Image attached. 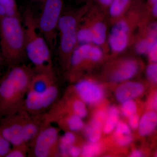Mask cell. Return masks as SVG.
Instances as JSON below:
<instances>
[{"label":"cell","mask_w":157,"mask_h":157,"mask_svg":"<svg viewBox=\"0 0 157 157\" xmlns=\"http://www.w3.org/2000/svg\"><path fill=\"white\" fill-rule=\"evenodd\" d=\"M54 76L52 73H36L32 77L28 91L39 92L44 91L55 84Z\"/></svg>","instance_id":"11"},{"label":"cell","mask_w":157,"mask_h":157,"mask_svg":"<svg viewBox=\"0 0 157 157\" xmlns=\"http://www.w3.org/2000/svg\"><path fill=\"white\" fill-rule=\"evenodd\" d=\"M66 118L57 120L54 122H62L67 126V128L71 131L78 132L84 126L82 118L75 114H70L66 117Z\"/></svg>","instance_id":"16"},{"label":"cell","mask_w":157,"mask_h":157,"mask_svg":"<svg viewBox=\"0 0 157 157\" xmlns=\"http://www.w3.org/2000/svg\"><path fill=\"white\" fill-rule=\"evenodd\" d=\"M106 25L103 23H97L92 30L93 33V42L96 45H101L105 42L106 37Z\"/></svg>","instance_id":"19"},{"label":"cell","mask_w":157,"mask_h":157,"mask_svg":"<svg viewBox=\"0 0 157 157\" xmlns=\"http://www.w3.org/2000/svg\"><path fill=\"white\" fill-rule=\"evenodd\" d=\"M147 74L148 78L152 81L156 82L157 81V65L156 64H152L147 67Z\"/></svg>","instance_id":"33"},{"label":"cell","mask_w":157,"mask_h":157,"mask_svg":"<svg viewBox=\"0 0 157 157\" xmlns=\"http://www.w3.org/2000/svg\"><path fill=\"white\" fill-rule=\"evenodd\" d=\"M4 63V60H3L2 56L1 48H0V71H1V68H2V66L3 63Z\"/></svg>","instance_id":"42"},{"label":"cell","mask_w":157,"mask_h":157,"mask_svg":"<svg viewBox=\"0 0 157 157\" xmlns=\"http://www.w3.org/2000/svg\"><path fill=\"white\" fill-rule=\"evenodd\" d=\"M0 4L2 5L7 11V16H19L15 0H0Z\"/></svg>","instance_id":"23"},{"label":"cell","mask_w":157,"mask_h":157,"mask_svg":"<svg viewBox=\"0 0 157 157\" xmlns=\"http://www.w3.org/2000/svg\"><path fill=\"white\" fill-rule=\"evenodd\" d=\"M154 41L150 42L148 39H144L140 41L136 46V50L137 52L140 54H144L147 52L150 48L152 43Z\"/></svg>","instance_id":"29"},{"label":"cell","mask_w":157,"mask_h":157,"mask_svg":"<svg viewBox=\"0 0 157 157\" xmlns=\"http://www.w3.org/2000/svg\"><path fill=\"white\" fill-rule=\"evenodd\" d=\"M131 156L132 157H140L142 156V153L138 150H135L132 152Z\"/></svg>","instance_id":"40"},{"label":"cell","mask_w":157,"mask_h":157,"mask_svg":"<svg viewBox=\"0 0 157 157\" xmlns=\"http://www.w3.org/2000/svg\"><path fill=\"white\" fill-rule=\"evenodd\" d=\"M150 1L153 6L155 4H157V0H150Z\"/></svg>","instance_id":"43"},{"label":"cell","mask_w":157,"mask_h":157,"mask_svg":"<svg viewBox=\"0 0 157 157\" xmlns=\"http://www.w3.org/2000/svg\"><path fill=\"white\" fill-rule=\"evenodd\" d=\"M121 109L124 115L129 117L132 115L136 114L137 107L134 101L132 100H129L123 103Z\"/></svg>","instance_id":"26"},{"label":"cell","mask_w":157,"mask_h":157,"mask_svg":"<svg viewBox=\"0 0 157 157\" xmlns=\"http://www.w3.org/2000/svg\"><path fill=\"white\" fill-rule=\"evenodd\" d=\"M11 144L0 132V157H6L11 150Z\"/></svg>","instance_id":"28"},{"label":"cell","mask_w":157,"mask_h":157,"mask_svg":"<svg viewBox=\"0 0 157 157\" xmlns=\"http://www.w3.org/2000/svg\"><path fill=\"white\" fill-rule=\"evenodd\" d=\"M24 27L19 16L0 18V48L8 67L22 64L26 57Z\"/></svg>","instance_id":"4"},{"label":"cell","mask_w":157,"mask_h":157,"mask_svg":"<svg viewBox=\"0 0 157 157\" xmlns=\"http://www.w3.org/2000/svg\"><path fill=\"white\" fill-rule=\"evenodd\" d=\"M35 71L25 64L9 67L0 79V119L23 109Z\"/></svg>","instance_id":"1"},{"label":"cell","mask_w":157,"mask_h":157,"mask_svg":"<svg viewBox=\"0 0 157 157\" xmlns=\"http://www.w3.org/2000/svg\"><path fill=\"white\" fill-rule=\"evenodd\" d=\"M43 1L42 11L36 18L37 25L51 48L54 43L56 30L61 17L63 2V0Z\"/></svg>","instance_id":"5"},{"label":"cell","mask_w":157,"mask_h":157,"mask_svg":"<svg viewBox=\"0 0 157 157\" xmlns=\"http://www.w3.org/2000/svg\"><path fill=\"white\" fill-rule=\"evenodd\" d=\"M77 94L88 104H95L100 103L104 97L103 88L98 85L87 81L82 80L75 85Z\"/></svg>","instance_id":"8"},{"label":"cell","mask_w":157,"mask_h":157,"mask_svg":"<svg viewBox=\"0 0 157 157\" xmlns=\"http://www.w3.org/2000/svg\"><path fill=\"white\" fill-rule=\"evenodd\" d=\"M77 42L82 44H88L93 42V33L92 30L88 29H82L77 31Z\"/></svg>","instance_id":"25"},{"label":"cell","mask_w":157,"mask_h":157,"mask_svg":"<svg viewBox=\"0 0 157 157\" xmlns=\"http://www.w3.org/2000/svg\"><path fill=\"white\" fill-rule=\"evenodd\" d=\"M153 14H154L155 16L157 15V4H155L153 6L152 9Z\"/></svg>","instance_id":"41"},{"label":"cell","mask_w":157,"mask_h":157,"mask_svg":"<svg viewBox=\"0 0 157 157\" xmlns=\"http://www.w3.org/2000/svg\"><path fill=\"white\" fill-rule=\"evenodd\" d=\"M73 111L74 113L80 117H85L87 115V109L84 103L81 100L75 99L73 102Z\"/></svg>","instance_id":"27"},{"label":"cell","mask_w":157,"mask_h":157,"mask_svg":"<svg viewBox=\"0 0 157 157\" xmlns=\"http://www.w3.org/2000/svg\"><path fill=\"white\" fill-rule=\"evenodd\" d=\"M28 145L13 146L6 157H25L28 154Z\"/></svg>","instance_id":"24"},{"label":"cell","mask_w":157,"mask_h":157,"mask_svg":"<svg viewBox=\"0 0 157 157\" xmlns=\"http://www.w3.org/2000/svg\"><path fill=\"white\" fill-rule=\"evenodd\" d=\"M157 123V113L155 112L147 113L139 121V134L142 136L150 135L155 129Z\"/></svg>","instance_id":"14"},{"label":"cell","mask_w":157,"mask_h":157,"mask_svg":"<svg viewBox=\"0 0 157 157\" xmlns=\"http://www.w3.org/2000/svg\"><path fill=\"white\" fill-rule=\"evenodd\" d=\"M81 150L78 147L72 145L69 148V155L73 157H78L81 153Z\"/></svg>","instance_id":"37"},{"label":"cell","mask_w":157,"mask_h":157,"mask_svg":"<svg viewBox=\"0 0 157 157\" xmlns=\"http://www.w3.org/2000/svg\"><path fill=\"white\" fill-rule=\"evenodd\" d=\"M91 46L89 44H82L74 49L70 59V64L72 67H78L83 60L87 59L88 55Z\"/></svg>","instance_id":"15"},{"label":"cell","mask_w":157,"mask_h":157,"mask_svg":"<svg viewBox=\"0 0 157 157\" xmlns=\"http://www.w3.org/2000/svg\"><path fill=\"white\" fill-rule=\"evenodd\" d=\"M115 137L117 143L121 146L128 145L133 140L131 135H115Z\"/></svg>","instance_id":"32"},{"label":"cell","mask_w":157,"mask_h":157,"mask_svg":"<svg viewBox=\"0 0 157 157\" xmlns=\"http://www.w3.org/2000/svg\"><path fill=\"white\" fill-rule=\"evenodd\" d=\"M128 26L125 21H119L114 25L109 38V45L113 50L120 52L125 48L128 45Z\"/></svg>","instance_id":"9"},{"label":"cell","mask_w":157,"mask_h":157,"mask_svg":"<svg viewBox=\"0 0 157 157\" xmlns=\"http://www.w3.org/2000/svg\"><path fill=\"white\" fill-rule=\"evenodd\" d=\"M131 1L132 0H113L109 6L110 14L113 16H118L128 6Z\"/></svg>","instance_id":"21"},{"label":"cell","mask_w":157,"mask_h":157,"mask_svg":"<svg viewBox=\"0 0 157 157\" xmlns=\"http://www.w3.org/2000/svg\"><path fill=\"white\" fill-rule=\"evenodd\" d=\"M119 111L117 107H110L108 112V116L104 127V132L109 134L113 131L116 126L118 121Z\"/></svg>","instance_id":"18"},{"label":"cell","mask_w":157,"mask_h":157,"mask_svg":"<svg viewBox=\"0 0 157 157\" xmlns=\"http://www.w3.org/2000/svg\"><path fill=\"white\" fill-rule=\"evenodd\" d=\"M102 127L92 122L85 129V134L87 139L92 143H96L100 140L101 136Z\"/></svg>","instance_id":"20"},{"label":"cell","mask_w":157,"mask_h":157,"mask_svg":"<svg viewBox=\"0 0 157 157\" xmlns=\"http://www.w3.org/2000/svg\"><path fill=\"white\" fill-rule=\"evenodd\" d=\"M101 5L105 6H110L113 0H98Z\"/></svg>","instance_id":"38"},{"label":"cell","mask_w":157,"mask_h":157,"mask_svg":"<svg viewBox=\"0 0 157 157\" xmlns=\"http://www.w3.org/2000/svg\"><path fill=\"white\" fill-rule=\"evenodd\" d=\"M58 94V89L55 84L44 91L28 92L23 109L32 114L45 113L54 104Z\"/></svg>","instance_id":"7"},{"label":"cell","mask_w":157,"mask_h":157,"mask_svg":"<svg viewBox=\"0 0 157 157\" xmlns=\"http://www.w3.org/2000/svg\"><path fill=\"white\" fill-rule=\"evenodd\" d=\"M59 131L48 124L29 144L28 155L33 157H52L58 155Z\"/></svg>","instance_id":"6"},{"label":"cell","mask_w":157,"mask_h":157,"mask_svg":"<svg viewBox=\"0 0 157 157\" xmlns=\"http://www.w3.org/2000/svg\"><path fill=\"white\" fill-rule=\"evenodd\" d=\"M77 30L66 31L60 33V42L59 51L61 55L63 57H66V56L69 57L70 61L77 42Z\"/></svg>","instance_id":"12"},{"label":"cell","mask_w":157,"mask_h":157,"mask_svg":"<svg viewBox=\"0 0 157 157\" xmlns=\"http://www.w3.org/2000/svg\"><path fill=\"white\" fill-rule=\"evenodd\" d=\"M139 118L138 116L136 114L132 115L129 117V124L132 128L134 129L137 128L139 126Z\"/></svg>","instance_id":"36"},{"label":"cell","mask_w":157,"mask_h":157,"mask_svg":"<svg viewBox=\"0 0 157 157\" xmlns=\"http://www.w3.org/2000/svg\"><path fill=\"white\" fill-rule=\"evenodd\" d=\"M33 1H42V0H33ZM42 1H43V0H42Z\"/></svg>","instance_id":"44"},{"label":"cell","mask_w":157,"mask_h":157,"mask_svg":"<svg viewBox=\"0 0 157 157\" xmlns=\"http://www.w3.org/2000/svg\"><path fill=\"white\" fill-rule=\"evenodd\" d=\"M26 57L33 66L36 73H52L53 65L51 48L37 27L36 18L27 8L24 14Z\"/></svg>","instance_id":"3"},{"label":"cell","mask_w":157,"mask_h":157,"mask_svg":"<svg viewBox=\"0 0 157 157\" xmlns=\"http://www.w3.org/2000/svg\"><path fill=\"white\" fill-rule=\"evenodd\" d=\"M76 137L73 133L67 132L59 140V155L63 157L69 156V150L70 147L74 144Z\"/></svg>","instance_id":"17"},{"label":"cell","mask_w":157,"mask_h":157,"mask_svg":"<svg viewBox=\"0 0 157 157\" xmlns=\"http://www.w3.org/2000/svg\"><path fill=\"white\" fill-rule=\"evenodd\" d=\"M106 117H106V114L105 112L103 110H99L97 112L95 115L92 122L102 127Z\"/></svg>","instance_id":"34"},{"label":"cell","mask_w":157,"mask_h":157,"mask_svg":"<svg viewBox=\"0 0 157 157\" xmlns=\"http://www.w3.org/2000/svg\"><path fill=\"white\" fill-rule=\"evenodd\" d=\"M149 56L151 60L155 62L157 60V40H155L152 43L150 48L148 50Z\"/></svg>","instance_id":"35"},{"label":"cell","mask_w":157,"mask_h":157,"mask_svg":"<svg viewBox=\"0 0 157 157\" xmlns=\"http://www.w3.org/2000/svg\"><path fill=\"white\" fill-rule=\"evenodd\" d=\"M157 95H156L152 98L151 102L152 108L154 109H157Z\"/></svg>","instance_id":"39"},{"label":"cell","mask_w":157,"mask_h":157,"mask_svg":"<svg viewBox=\"0 0 157 157\" xmlns=\"http://www.w3.org/2000/svg\"><path fill=\"white\" fill-rule=\"evenodd\" d=\"M101 150V145L99 144L91 142L83 146L81 152L82 155L83 157H94L100 153Z\"/></svg>","instance_id":"22"},{"label":"cell","mask_w":157,"mask_h":157,"mask_svg":"<svg viewBox=\"0 0 157 157\" xmlns=\"http://www.w3.org/2000/svg\"><path fill=\"white\" fill-rule=\"evenodd\" d=\"M138 71L137 63L130 60L125 62L121 65L112 76L114 82H120L127 80L135 76Z\"/></svg>","instance_id":"13"},{"label":"cell","mask_w":157,"mask_h":157,"mask_svg":"<svg viewBox=\"0 0 157 157\" xmlns=\"http://www.w3.org/2000/svg\"><path fill=\"white\" fill-rule=\"evenodd\" d=\"M0 121V132L12 146L28 145L48 124L43 113L32 114L23 109Z\"/></svg>","instance_id":"2"},{"label":"cell","mask_w":157,"mask_h":157,"mask_svg":"<svg viewBox=\"0 0 157 157\" xmlns=\"http://www.w3.org/2000/svg\"><path fill=\"white\" fill-rule=\"evenodd\" d=\"M144 91V87L140 83L135 82H125L117 88L116 96L119 101L123 103L140 96Z\"/></svg>","instance_id":"10"},{"label":"cell","mask_w":157,"mask_h":157,"mask_svg":"<svg viewBox=\"0 0 157 157\" xmlns=\"http://www.w3.org/2000/svg\"><path fill=\"white\" fill-rule=\"evenodd\" d=\"M116 126L115 135H131V129L125 123L118 122Z\"/></svg>","instance_id":"30"},{"label":"cell","mask_w":157,"mask_h":157,"mask_svg":"<svg viewBox=\"0 0 157 157\" xmlns=\"http://www.w3.org/2000/svg\"><path fill=\"white\" fill-rule=\"evenodd\" d=\"M102 56V52L100 48L94 46H91L88 55L87 59L96 61L100 59Z\"/></svg>","instance_id":"31"}]
</instances>
